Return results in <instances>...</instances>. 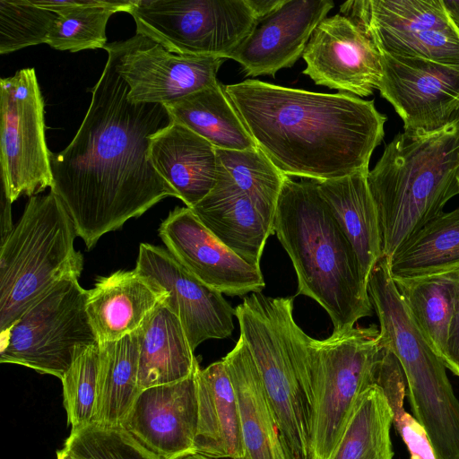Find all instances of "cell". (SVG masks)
<instances>
[{"mask_svg": "<svg viewBox=\"0 0 459 459\" xmlns=\"http://www.w3.org/2000/svg\"><path fill=\"white\" fill-rule=\"evenodd\" d=\"M128 91L108 55L74 139L51 153L50 190L87 249L162 199L177 197L148 158L150 137L171 118L164 105L134 103Z\"/></svg>", "mask_w": 459, "mask_h": 459, "instance_id": "cell-1", "label": "cell"}, {"mask_svg": "<svg viewBox=\"0 0 459 459\" xmlns=\"http://www.w3.org/2000/svg\"><path fill=\"white\" fill-rule=\"evenodd\" d=\"M225 92L264 154L285 176L325 181L368 172L386 117L348 93L247 79Z\"/></svg>", "mask_w": 459, "mask_h": 459, "instance_id": "cell-2", "label": "cell"}, {"mask_svg": "<svg viewBox=\"0 0 459 459\" xmlns=\"http://www.w3.org/2000/svg\"><path fill=\"white\" fill-rule=\"evenodd\" d=\"M273 233L290 256L298 280L296 295L316 300L329 315L333 332L351 329L372 315L357 255L317 181L284 179L273 219Z\"/></svg>", "mask_w": 459, "mask_h": 459, "instance_id": "cell-3", "label": "cell"}, {"mask_svg": "<svg viewBox=\"0 0 459 459\" xmlns=\"http://www.w3.org/2000/svg\"><path fill=\"white\" fill-rule=\"evenodd\" d=\"M459 113L432 132L398 133L368 174L381 230L383 255L443 212L459 194Z\"/></svg>", "mask_w": 459, "mask_h": 459, "instance_id": "cell-4", "label": "cell"}, {"mask_svg": "<svg viewBox=\"0 0 459 459\" xmlns=\"http://www.w3.org/2000/svg\"><path fill=\"white\" fill-rule=\"evenodd\" d=\"M290 339L310 409L309 459H330L359 396L374 384L385 350L380 330L353 326L316 340L293 320Z\"/></svg>", "mask_w": 459, "mask_h": 459, "instance_id": "cell-5", "label": "cell"}, {"mask_svg": "<svg viewBox=\"0 0 459 459\" xmlns=\"http://www.w3.org/2000/svg\"><path fill=\"white\" fill-rule=\"evenodd\" d=\"M368 293L380 324V339L397 359L407 382L414 418L435 459H459V401L446 366L404 305L383 255L371 270Z\"/></svg>", "mask_w": 459, "mask_h": 459, "instance_id": "cell-6", "label": "cell"}, {"mask_svg": "<svg viewBox=\"0 0 459 459\" xmlns=\"http://www.w3.org/2000/svg\"><path fill=\"white\" fill-rule=\"evenodd\" d=\"M73 221L50 190L33 195L0 248V333L57 283L79 279L83 256Z\"/></svg>", "mask_w": 459, "mask_h": 459, "instance_id": "cell-7", "label": "cell"}, {"mask_svg": "<svg viewBox=\"0 0 459 459\" xmlns=\"http://www.w3.org/2000/svg\"><path fill=\"white\" fill-rule=\"evenodd\" d=\"M235 316L288 452L293 459H309L310 409L290 339L293 298L254 292Z\"/></svg>", "mask_w": 459, "mask_h": 459, "instance_id": "cell-8", "label": "cell"}, {"mask_svg": "<svg viewBox=\"0 0 459 459\" xmlns=\"http://www.w3.org/2000/svg\"><path fill=\"white\" fill-rule=\"evenodd\" d=\"M65 280L0 333V362L62 378L73 362L98 343L86 310L88 290Z\"/></svg>", "mask_w": 459, "mask_h": 459, "instance_id": "cell-9", "label": "cell"}, {"mask_svg": "<svg viewBox=\"0 0 459 459\" xmlns=\"http://www.w3.org/2000/svg\"><path fill=\"white\" fill-rule=\"evenodd\" d=\"M136 33L172 53L228 59L253 30L247 0H134Z\"/></svg>", "mask_w": 459, "mask_h": 459, "instance_id": "cell-10", "label": "cell"}, {"mask_svg": "<svg viewBox=\"0 0 459 459\" xmlns=\"http://www.w3.org/2000/svg\"><path fill=\"white\" fill-rule=\"evenodd\" d=\"M1 183L13 204L52 186L45 138L44 100L33 68L0 81Z\"/></svg>", "mask_w": 459, "mask_h": 459, "instance_id": "cell-11", "label": "cell"}, {"mask_svg": "<svg viewBox=\"0 0 459 459\" xmlns=\"http://www.w3.org/2000/svg\"><path fill=\"white\" fill-rule=\"evenodd\" d=\"M104 49L127 84L128 99L134 103L163 105L212 86L218 82V71L227 59L172 53L138 33L108 43Z\"/></svg>", "mask_w": 459, "mask_h": 459, "instance_id": "cell-12", "label": "cell"}, {"mask_svg": "<svg viewBox=\"0 0 459 459\" xmlns=\"http://www.w3.org/2000/svg\"><path fill=\"white\" fill-rule=\"evenodd\" d=\"M378 91L403 121L404 132H432L459 113V67L380 54Z\"/></svg>", "mask_w": 459, "mask_h": 459, "instance_id": "cell-13", "label": "cell"}, {"mask_svg": "<svg viewBox=\"0 0 459 459\" xmlns=\"http://www.w3.org/2000/svg\"><path fill=\"white\" fill-rule=\"evenodd\" d=\"M134 270L165 293L179 318L192 350L209 339H224L234 330L235 308L222 294L188 272L164 248L142 243Z\"/></svg>", "mask_w": 459, "mask_h": 459, "instance_id": "cell-14", "label": "cell"}, {"mask_svg": "<svg viewBox=\"0 0 459 459\" xmlns=\"http://www.w3.org/2000/svg\"><path fill=\"white\" fill-rule=\"evenodd\" d=\"M303 74L316 84L357 97L378 90L381 56L373 42L349 17L325 18L314 30L302 56Z\"/></svg>", "mask_w": 459, "mask_h": 459, "instance_id": "cell-15", "label": "cell"}, {"mask_svg": "<svg viewBox=\"0 0 459 459\" xmlns=\"http://www.w3.org/2000/svg\"><path fill=\"white\" fill-rule=\"evenodd\" d=\"M159 236L167 250L207 286L228 296L261 292L257 268L221 243L188 207H176L161 222Z\"/></svg>", "mask_w": 459, "mask_h": 459, "instance_id": "cell-16", "label": "cell"}, {"mask_svg": "<svg viewBox=\"0 0 459 459\" xmlns=\"http://www.w3.org/2000/svg\"><path fill=\"white\" fill-rule=\"evenodd\" d=\"M199 368L183 380L141 390L121 424L158 459H178L195 453Z\"/></svg>", "mask_w": 459, "mask_h": 459, "instance_id": "cell-17", "label": "cell"}, {"mask_svg": "<svg viewBox=\"0 0 459 459\" xmlns=\"http://www.w3.org/2000/svg\"><path fill=\"white\" fill-rule=\"evenodd\" d=\"M333 6L331 0H285L256 21L228 59L239 63L248 76L274 75L303 56L314 30Z\"/></svg>", "mask_w": 459, "mask_h": 459, "instance_id": "cell-18", "label": "cell"}, {"mask_svg": "<svg viewBox=\"0 0 459 459\" xmlns=\"http://www.w3.org/2000/svg\"><path fill=\"white\" fill-rule=\"evenodd\" d=\"M149 160L188 208L202 201L218 178L216 148L181 124L171 122L149 140Z\"/></svg>", "mask_w": 459, "mask_h": 459, "instance_id": "cell-19", "label": "cell"}, {"mask_svg": "<svg viewBox=\"0 0 459 459\" xmlns=\"http://www.w3.org/2000/svg\"><path fill=\"white\" fill-rule=\"evenodd\" d=\"M218 169L212 190L190 209L221 243L248 264L260 268L266 240L274 234L273 229L219 163Z\"/></svg>", "mask_w": 459, "mask_h": 459, "instance_id": "cell-20", "label": "cell"}, {"mask_svg": "<svg viewBox=\"0 0 459 459\" xmlns=\"http://www.w3.org/2000/svg\"><path fill=\"white\" fill-rule=\"evenodd\" d=\"M166 293L135 270L99 277L88 290L86 310L99 342L117 341L137 331Z\"/></svg>", "mask_w": 459, "mask_h": 459, "instance_id": "cell-21", "label": "cell"}, {"mask_svg": "<svg viewBox=\"0 0 459 459\" xmlns=\"http://www.w3.org/2000/svg\"><path fill=\"white\" fill-rule=\"evenodd\" d=\"M222 360L238 403L246 459H293L282 441L255 360L241 336Z\"/></svg>", "mask_w": 459, "mask_h": 459, "instance_id": "cell-22", "label": "cell"}, {"mask_svg": "<svg viewBox=\"0 0 459 459\" xmlns=\"http://www.w3.org/2000/svg\"><path fill=\"white\" fill-rule=\"evenodd\" d=\"M196 383L195 453L211 458L246 459L238 403L223 360L199 368Z\"/></svg>", "mask_w": 459, "mask_h": 459, "instance_id": "cell-23", "label": "cell"}, {"mask_svg": "<svg viewBox=\"0 0 459 459\" xmlns=\"http://www.w3.org/2000/svg\"><path fill=\"white\" fill-rule=\"evenodd\" d=\"M164 298L136 331L140 390L183 380L199 366L179 318Z\"/></svg>", "mask_w": 459, "mask_h": 459, "instance_id": "cell-24", "label": "cell"}, {"mask_svg": "<svg viewBox=\"0 0 459 459\" xmlns=\"http://www.w3.org/2000/svg\"><path fill=\"white\" fill-rule=\"evenodd\" d=\"M368 172L317 181L322 197L351 242L366 281L383 256L377 209L368 184Z\"/></svg>", "mask_w": 459, "mask_h": 459, "instance_id": "cell-25", "label": "cell"}, {"mask_svg": "<svg viewBox=\"0 0 459 459\" xmlns=\"http://www.w3.org/2000/svg\"><path fill=\"white\" fill-rule=\"evenodd\" d=\"M163 105L172 121L202 136L216 149L256 148L220 82Z\"/></svg>", "mask_w": 459, "mask_h": 459, "instance_id": "cell-26", "label": "cell"}, {"mask_svg": "<svg viewBox=\"0 0 459 459\" xmlns=\"http://www.w3.org/2000/svg\"><path fill=\"white\" fill-rule=\"evenodd\" d=\"M97 405L94 422L121 427L140 393L136 332L117 341L99 342Z\"/></svg>", "mask_w": 459, "mask_h": 459, "instance_id": "cell-27", "label": "cell"}, {"mask_svg": "<svg viewBox=\"0 0 459 459\" xmlns=\"http://www.w3.org/2000/svg\"><path fill=\"white\" fill-rule=\"evenodd\" d=\"M393 279L459 270V207L437 216L388 258Z\"/></svg>", "mask_w": 459, "mask_h": 459, "instance_id": "cell-28", "label": "cell"}, {"mask_svg": "<svg viewBox=\"0 0 459 459\" xmlns=\"http://www.w3.org/2000/svg\"><path fill=\"white\" fill-rule=\"evenodd\" d=\"M457 273L393 279L412 320L441 360L455 311Z\"/></svg>", "mask_w": 459, "mask_h": 459, "instance_id": "cell-29", "label": "cell"}, {"mask_svg": "<svg viewBox=\"0 0 459 459\" xmlns=\"http://www.w3.org/2000/svg\"><path fill=\"white\" fill-rule=\"evenodd\" d=\"M57 14L46 44L60 51L104 48L106 26L112 14L128 13L134 0H31Z\"/></svg>", "mask_w": 459, "mask_h": 459, "instance_id": "cell-30", "label": "cell"}, {"mask_svg": "<svg viewBox=\"0 0 459 459\" xmlns=\"http://www.w3.org/2000/svg\"><path fill=\"white\" fill-rule=\"evenodd\" d=\"M393 411L373 384L359 396L330 459H393L390 439Z\"/></svg>", "mask_w": 459, "mask_h": 459, "instance_id": "cell-31", "label": "cell"}, {"mask_svg": "<svg viewBox=\"0 0 459 459\" xmlns=\"http://www.w3.org/2000/svg\"><path fill=\"white\" fill-rule=\"evenodd\" d=\"M216 152L218 163L253 200L273 229L277 202L286 176L257 147L244 151L216 149Z\"/></svg>", "mask_w": 459, "mask_h": 459, "instance_id": "cell-32", "label": "cell"}, {"mask_svg": "<svg viewBox=\"0 0 459 459\" xmlns=\"http://www.w3.org/2000/svg\"><path fill=\"white\" fill-rule=\"evenodd\" d=\"M57 14L31 0L0 1V54L46 43Z\"/></svg>", "mask_w": 459, "mask_h": 459, "instance_id": "cell-33", "label": "cell"}, {"mask_svg": "<svg viewBox=\"0 0 459 459\" xmlns=\"http://www.w3.org/2000/svg\"><path fill=\"white\" fill-rule=\"evenodd\" d=\"M99 345L87 348L61 378L64 405L72 430L94 422L97 405Z\"/></svg>", "mask_w": 459, "mask_h": 459, "instance_id": "cell-34", "label": "cell"}, {"mask_svg": "<svg viewBox=\"0 0 459 459\" xmlns=\"http://www.w3.org/2000/svg\"><path fill=\"white\" fill-rule=\"evenodd\" d=\"M65 447L73 459H158L123 428L97 423L72 430Z\"/></svg>", "mask_w": 459, "mask_h": 459, "instance_id": "cell-35", "label": "cell"}, {"mask_svg": "<svg viewBox=\"0 0 459 459\" xmlns=\"http://www.w3.org/2000/svg\"><path fill=\"white\" fill-rule=\"evenodd\" d=\"M393 411V423L405 442L411 459H435L426 433L417 420L403 409L405 383L395 382L383 390Z\"/></svg>", "mask_w": 459, "mask_h": 459, "instance_id": "cell-36", "label": "cell"}, {"mask_svg": "<svg viewBox=\"0 0 459 459\" xmlns=\"http://www.w3.org/2000/svg\"><path fill=\"white\" fill-rule=\"evenodd\" d=\"M446 368L459 377V270L455 311L452 318L446 353L442 359Z\"/></svg>", "mask_w": 459, "mask_h": 459, "instance_id": "cell-37", "label": "cell"}, {"mask_svg": "<svg viewBox=\"0 0 459 459\" xmlns=\"http://www.w3.org/2000/svg\"><path fill=\"white\" fill-rule=\"evenodd\" d=\"M12 203L7 198L4 188L1 189L0 235L1 242L12 232L14 225L12 221Z\"/></svg>", "mask_w": 459, "mask_h": 459, "instance_id": "cell-38", "label": "cell"}, {"mask_svg": "<svg viewBox=\"0 0 459 459\" xmlns=\"http://www.w3.org/2000/svg\"><path fill=\"white\" fill-rule=\"evenodd\" d=\"M285 0H247L256 21L277 10Z\"/></svg>", "mask_w": 459, "mask_h": 459, "instance_id": "cell-39", "label": "cell"}, {"mask_svg": "<svg viewBox=\"0 0 459 459\" xmlns=\"http://www.w3.org/2000/svg\"><path fill=\"white\" fill-rule=\"evenodd\" d=\"M442 1L450 20L459 30V0Z\"/></svg>", "mask_w": 459, "mask_h": 459, "instance_id": "cell-40", "label": "cell"}, {"mask_svg": "<svg viewBox=\"0 0 459 459\" xmlns=\"http://www.w3.org/2000/svg\"><path fill=\"white\" fill-rule=\"evenodd\" d=\"M56 457L57 459H73L65 447L56 452Z\"/></svg>", "mask_w": 459, "mask_h": 459, "instance_id": "cell-41", "label": "cell"}, {"mask_svg": "<svg viewBox=\"0 0 459 459\" xmlns=\"http://www.w3.org/2000/svg\"><path fill=\"white\" fill-rule=\"evenodd\" d=\"M178 459H213L208 456H205L204 455L194 453L187 455H185L183 457L178 458Z\"/></svg>", "mask_w": 459, "mask_h": 459, "instance_id": "cell-42", "label": "cell"}, {"mask_svg": "<svg viewBox=\"0 0 459 459\" xmlns=\"http://www.w3.org/2000/svg\"><path fill=\"white\" fill-rule=\"evenodd\" d=\"M457 180H458V185H459V173H458Z\"/></svg>", "mask_w": 459, "mask_h": 459, "instance_id": "cell-43", "label": "cell"}]
</instances>
